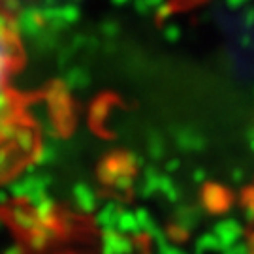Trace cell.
<instances>
[{
	"label": "cell",
	"instance_id": "1",
	"mask_svg": "<svg viewBox=\"0 0 254 254\" xmlns=\"http://www.w3.org/2000/svg\"><path fill=\"white\" fill-rule=\"evenodd\" d=\"M23 70L25 47L13 0H0V187L27 173L46 149L40 96L21 87Z\"/></svg>",
	"mask_w": 254,
	"mask_h": 254
}]
</instances>
